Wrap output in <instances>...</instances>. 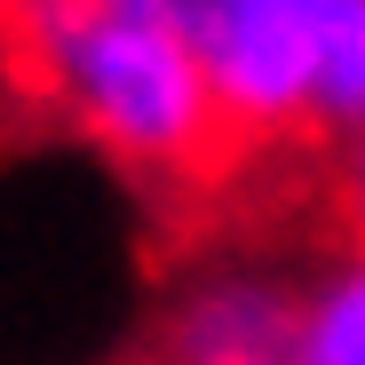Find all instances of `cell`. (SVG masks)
Returning a JSON list of instances; mask_svg holds the SVG:
<instances>
[{
  "label": "cell",
  "mask_w": 365,
  "mask_h": 365,
  "mask_svg": "<svg viewBox=\"0 0 365 365\" xmlns=\"http://www.w3.org/2000/svg\"><path fill=\"white\" fill-rule=\"evenodd\" d=\"M0 56L32 103L143 182H199L238 151L199 48L135 0H0Z\"/></svg>",
  "instance_id": "cell-1"
},
{
  "label": "cell",
  "mask_w": 365,
  "mask_h": 365,
  "mask_svg": "<svg viewBox=\"0 0 365 365\" xmlns=\"http://www.w3.org/2000/svg\"><path fill=\"white\" fill-rule=\"evenodd\" d=\"M334 0H207L199 9V64L230 119V143H286L310 135V96H318V40H326Z\"/></svg>",
  "instance_id": "cell-2"
},
{
  "label": "cell",
  "mask_w": 365,
  "mask_h": 365,
  "mask_svg": "<svg viewBox=\"0 0 365 365\" xmlns=\"http://www.w3.org/2000/svg\"><path fill=\"white\" fill-rule=\"evenodd\" d=\"M302 286L270 270H207L159 318V365H294Z\"/></svg>",
  "instance_id": "cell-3"
},
{
  "label": "cell",
  "mask_w": 365,
  "mask_h": 365,
  "mask_svg": "<svg viewBox=\"0 0 365 365\" xmlns=\"http://www.w3.org/2000/svg\"><path fill=\"white\" fill-rule=\"evenodd\" d=\"M294 365H365V247H341L318 278H302Z\"/></svg>",
  "instance_id": "cell-4"
},
{
  "label": "cell",
  "mask_w": 365,
  "mask_h": 365,
  "mask_svg": "<svg viewBox=\"0 0 365 365\" xmlns=\"http://www.w3.org/2000/svg\"><path fill=\"white\" fill-rule=\"evenodd\" d=\"M365 128V0H334L326 40H318V96H310V135H357Z\"/></svg>",
  "instance_id": "cell-5"
},
{
  "label": "cell",
  "mask_w": 365,
  "mask_h": 365,
  "mask_svg": "<svg viewBox=\"0 0 365 365\" xmlns=\"http://www.w3.org/2000/svg\"><path fill=\"white\" fill-rule=\"evenodd\" d=\"M334 207H341L349 247H365V128L334 143Z\"/></svg>",
  "instance_id": "cell-6"
}]
</instances>
